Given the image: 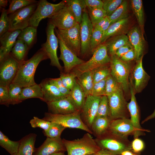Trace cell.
Instances as JSON below:
<instances>
[{
	"label": "cell",
	"instance_id": "1",
	"mask_svg": "<svg viewBox=\"0 0 155 155\" xmlns=\"http://www.w3.org/2000/svg\"><path fill=\"white\" fill-rule=\"evenodd\" d=\"M49 59L41 48L28 60L20 63L16 75L12 83L22 88L36 84L34 75L36 69L42 61Z\"/></svg>",
	"mask_w": 155,
	"mask_h": 155
},
{
	"label": "cell",
	"instance_id": "2",
	"mask_svg": "<svg viewBox=\"0 0 155 155\" xmlns=\"http://www.w3.org/2000/svg\"><path fill=\"white\" fill-rule=\"evenodd\" d=\"M62 141L67 155H88L97 153L101 149L88 133L80 139L69 140L63 138Z\"/></svg>",
	"mask_w": 155,
	"mask_h": 155
},
{
	"label": "cell",
	"instance_id": "3",
	"mask_svg": "<svg viewBox=\"0 0 155 155\" xmlns=\"http://www.w3.org/2000/svg\"><path fill=\"white\" fill-rule=\"evenodd\" d=\"M111 75L122 88L125 94L130 98L129 76L132 68L129 62L123 61L115 55L110 57Z\"/></svg>",
	"mask_w": 155,
	"mask_h": 155
},
{
	"label": "cell",
	"instance_id": "4",
	"mask_svg": "<svg viewBox=\"0 0 155 155\" xmlns=\"http://www.w3.org/2000/svg\"><path fill=\"white\" fill-rule=\"evenodd\" d=\"M94 140L101 149L117 154L121 155L125 150H131V142L127 137L119 136L109 130Z\"/></svg>",
	"mask_w": 155,
	"mask_h": 155
},
{
	"label": "cell",
	"instance_id": "5",
	"mask_svg": "<svg viewBox=\"0 0 155 155\" xmlns=\"http://www.w3.org/2000/svg\"><path fill=\"white\" fill-rule=\"evenodd\" d=\"M91 58L88 61L74 68L71 71L76 77L86 71H92L100 67L110 64L111 57L104 43L100 44L94 51Z\"/></svg>",
	"mask_w": 155,
	"mask_h": 155
},
{
	"label": "cell",
	"instance_id": "6",
	"mask_svg": "<svg viewBox=\"0 0 155 155\" xmlns=\"http://www.w3.org/2000/svg\"><path fill=\"white\" fill-rule=\"evenodd\" d=\"M43 119L62 125L66 128H76L92 134L91 130L84 123L81 117V112L77 111L67 114H55L45 113Z\"/></svg>",
	"mask_w": 155,
	"mask_h": 155
},
{
	"label": "cell",
	"instance_id": "7",
	"mask_svg": "<svg viewBox=\"0 0 155 155\" xmlns=\"http://www.w3.org/2000/svg\"><path fill=\"white\" fill-rule=\"evenodd\" d=\"M65 4L64 0L56 4L51 3L46 0H39L35 10L30 18L29 26L37 28L42 20L47 18H51Z\"/></svg>",
	"mask_w": 155,
	"mask_h": 155
},
{
	"label": "cell",
	"instance_id": "8",
	"mask_svg": "<svg viewBox=\"0 0 155 155\" xmlns=\"http://www.w3.org/2000/svg\"><path fill=\"white\" fill-rule=\"evenodd\" d=\"M111 120L128 118L130 116L127 108V103L121 88L114 93L107 96Z\"/></svg>",
	"mask_w": 155,
	"mask_h": 155
},
{
	"label": "cell",
	"instance_id": "9",
	"mask_svg": "<svg viewBox=\"0 0 155 155\" xmlns=\"http://www.w3.org/2000/svg\"><path fill=\"white\" fill-rule=\"evenodd\" d=\"M55 27L49 22L46 28V40L41 45V48L46 53L50 60V64L57 67L60 72L63 71V67L60 65L57 54L58 46V39L55 33Z\"/></svg>",
	"mask_w": 155,
	"mask_h": 155
},
{
	"label": "cell",
	"instance_id": "10",
	"mask_svg": "<svg viewBox=\"0 0 155 155\" xmlns=\"http://www.w3.org/2000/svg\"><path fill=\"white\" fill-rule=\"evenodd\" d=\"M55 29L57 37L76 55L79 56L81 48L80 24L77 22L75 26L67 29Z\"/></svg>",
	"mask_w": 155,
	"mask_h": 155
},
{
	"label": "cell",
	"instance_id": "11",
	"mask_svg": "<svg viewBox=\"0 0 155 155\" xmlns=\"http://www.w3.org/2000/svg\"><path fill=\"white\" fill-rule=\"evenodd\" d=\"M37 3L22 8L8 15L9 31L22 30L28 26L30 20L37 7Z\"/></svg>",
	"mask_w": 155,
	"mask_h": 155
},
{
	"label": "cell",
	"instance_id": "12",
	"mask_svg": "<svg viewBox=\"0 0 155 155\" xmlns=\"http://www.w3.org/2000/svg\"><path fill=\"white\" fill-rule=\"evenodd\" d=\"M0 62V85L9 87L16 75L20 63L10 53Z\"/></svg>",
	"mask_w": 155,
	"mask_h": 155
},
{
	"label": "cell",
	"instance_id": "13",
	"mask_svg": "<svg viewBox=\"0 0 155 155\" xmlns=\"http://www.w3.org/2000/svg\"><path fill=\"white\" fill-rule=\"evenodd\" d=\"M143 55L137 60L131 71L130 85L135 94L141 92L147 86L150 76L144 70L142 65Z\"/></svg>",
	"mask_w": 155,
	"mask_h": 155
},
{
	"label": "cell",
	"instance_id": "14",
	"mask_svg": "<svg viewBox=\"0 0 155 155\" xmlns=\"http://www.w3.org/2000/svg\"><path fill=\"white\" fill-rule=\"evenodd\" d=\"M80 25L81 42L80 54L84 56L90 52V42L94 29V26L86 10L83 12Z\"/></svg>",
	"mask_w": 155,
	"mask_h": 155
},
{
	"label": "cell",
	"instance_id": "15",
	"mask_svg": "<svg viewBox=\"0 0 155 155\" xmlns=\"http://www.w3.org/2000/svg\"><path fill=\"white\" fill-rule=\"evenodd\" d=\"M59 29H67L75 26L77 23L70 8L65 4L51 18L49 21Z\"/></svg>",
	"mask_w": 155,
	"mask_h": 155
},
{
	"label": "cell",
	"instance_id": "16",
	"mask_svg": "<svg viewBox=\"0 0 155 155\" xmlns=\"http://www.w3.org/2000/svg\"><path fill=\"white\" fill-rule=\"evenodd\" d=\"M101 96H95L92 95L87 96L81 112V117L82 121L90 129L96 117Z\"/></svg>",
	"mask_w": 155,
	"mask_h": 155
},
{
	"label": "cell",
	"instance_id": "17",
	"mask_svg": "<svg viewBox=\"0 0 155 155\" xmlns=\"http://www.w3.org/2000/svg\"><path fill=\"white\" fill-rule=\"evenodd\" d=\"M57 38L60 51V55L59 59L63 63L64 72L69 73L74 68L85 61L79 58L65 44L60 38Z\"/></svg>",
	"mask_w": 155,
	"mask_h": 155
},
{
	"label": "cell",
	"instance_id": "18",
	"mask_svg": "<svg viewBox=\"0 0 155 155\" xmlns=\"http://www.w3.org/2000/svg\"><path fill=\"white\" fill-rule=\"evenodd\" d=\"M108 130L119 136L128 137V136L133 135L134 138L137 135L136 129L133 126L128 118H120L111 121Z\"/></svg>",
	"mask_w": 155,
	"mask_h": 155
},
{
	"label": "cell",
	"instance_id": "19",
	"mask_svg": "<svg viewBox=\"0 0 155 155\" xmlns=\"http://www.w3.org/2000/svg\"><path fill=\"white\" fill-rule=\"evenodd\" d=\"M130 101L127 104V108L130 116V120L137 131L136 138L144 135V132L150 131V130L142 128L140 123V115L139 108L135 97L134 91L130 85Z\"/></svg>",
	"mask_w": 155,
	"mask_h": 155
},
{
	"label": "cell",
	"instance_id": "20",
	"mask_svg": "<svg viewBox=\"0 0 155 155\" xmlns=\"http://www.w3.org/2000/svg\"><path fill=\"white\" fill-rule=\"evenodd\" d=\"M66 151L61 137H47L42 144L36 150L34 155H50L52 154Z\"/></svg>",
	"mask_w": 155,
	"mask_h": 155
},
{
	"label": "cell",
	"instance_id": "21",
	"mask_svg": "<svg viewBox=\"0 0 155 155\" xmlns=\"http://www.w3.org/2000/svg\"><path fill=\"white\" fill-rule=\"evenodd\" d=\"M127 36L135 51V59L137 60L143 55L144 41V36L138 27L134 26L129 30Z\"/></svg>",
	"mask_w": 155,
	"mask_h": 155
},
{
	"label": "cell",
	"instance_id": "22",
	"mask_svg": "<svg viewBox=\"0 0 155 155\" xmlns=\"http://www.w3.org/2000/svg\"><path fill=\"white\" fill-rule=\"evenodd\" d=\"M21 30L9 31L0 37V61L10 53Z\"/></svg>",
	"mask_w": 155,
	"mask_h": 155
},
{
	"label": "cell",
	"instance_id": "23",
	"mask_svg": "<svg viewBox=\"0 0 155 155\" xmlns=\"http://www.w3.org/2000/svg\"><path fill=\"white\" fill-rule=\"evenodd\" d=\"M46 103L48 113L53 114H67L78 111L67 97L59 100Z\"/></svg>",
	"mask_w": 155,
	"mask_h": 155
},
{
	"label": "cell",
	"instance_id": "24",
	"mask_svg": "<svg viewBox=\"0 0 155 155\" xmlns=\"http://www.w3.org/2000/svg\"><path fill=\"white\" fill-rule=\"evenodd\" d=\"M129 20L125 18L111 24L103 33L101 44L104 43L109 38L117 35L126 34L128 31Z\"/></svg>",
	"mask_w": 155,
	"mask_h": 155
},
{
	"label": "cell",
	"instance_id": "25",
	"mask_svg": "<svg viewBox=\"0 0 155 155\" xmlns=\"http://www.w3.org/2000/svg\"><path fill=\"white\" fill-rule=\"evenodd\" d=\"M40 84L43 94V101L46 103L57 100L67 97L50 82L49 78L42 80Z\"/></svg>",
	"mask_w": 155,
	"mask_h": 155
},
{
	"label": "cell",
	"instance_id": "26",
	"mask_svg": "<svg viewBox=\"0 0 155 155\" xmlns=\"http://www.w3.org/2000/svg\"><path fill=\"white\" fill-rule=\"evenodd\" d=\"M67 98L77 111L81 112L84 104L86 97L83 90L76 80Z\"/></svg>",
	"mask_w": 155,
	"mask_h": 155
},
{
	"label": "cell",
	"instance_id": "27",
	"mask_svg": "<svg viewBox=\"0 0 155 155\" xmlns=\"http://www.w3.org/2000/svg\"><path fill=\"white\" fill-rule=\"evenodd\" d=\"M37 135L30 133L22 137L20 140L18 152L14 155H33L35 151L34 144Z\"/></svg>",
	"mask_w": 155,
	"mask_h": 155
},
{
	"label": "cell",
	"instance_id": "28",
	"mask_svg": "<svg viewBox=\"0 0 155 155\" xmlns=\"http://www.w3.org/2000/svg\"><path fill=\"white\" fill-rule=\"evenodd\" d=\"M127 35L122 34L112 37L104 43L110 57L115 55L117 50L122 46L129 43Z\"/></svg>",
	"mask_w": 155,
	"mask_h": 155
},
{
	"label": "cell",
	"instance_id": "29",
	"mask_svg": "<svg viewBox=\"0 0 155 155\" xmlns=\"http://www.w3.org/2000/svg\"><path fill=\"white\" fill-rule=\"evenodd\" d=\"M111 120L110 117H96L90 129L92 134L97 137L107 132Z\"/></svg>",
	"mask_w": 155,
	"mask_h": 155
},
{
	"label": "cell",
	"instance_id": "30",
	"mask_svg": "<svg viewBox=\"0 0 155 155\" xmlns=\"http://www.w3.org/2000/svg\"><path fill=\"white\" fill-rule=\"evenodd\" d=\"M76 80L83 90L86 97L91 95L94 84L92 71L82 73L76 77Z\"/></svg>",
	"mask_w": 155,
	"mask_h": 155
},
{
	"label": "cell",
	"instance_id": "31",
	"mask_svg": "<svg viewBox=\"0 0 155 155\" xmlns=\"http://www.w3.org/2000/svg\"><path fill=\"white\" fill-rule=\"evenodd\" d=\"M32 98H38L43 101V94L40 84H36L23 88L19 100L22 102L26 99Z\"/></svg>",
	"mask_w": 155,
	"mask_h": 155
},
{
	"label": "cell",
	"instance_id": "32",
	"mask_svg": "<svg viewBox=\"0 0 155 155\" xmlns=\"http://www.w3.org/2000/svg\"><path fill=\"white\" fill-rule=\"evenodd\" d=\"M66 4L69 6L77 22L80 24L83 12L86 10L85 0H65Z\"/></svg>",
	"mask_w": 155,
	"mask_h": 155
},
{
	"label": "cell",
	"instance_id": "33",
	"mask_svg": "<svg viewBox=\"0 0 155 155\" xmlns=\"http://www.w3.org/2000/svg\"><path fill=\"white\" fill-rule=\"evenodd\" d=\"M37 39V28L29 26L21 30L17 39L24 42L30 49L36 43Z\"/></svg>",
	"mask_w": 155,
	"mask_h": 155
},
{
	"label": "cell",
	"instance_id": "34",
	"mask_svg": "<svg viewBox=\"0 0 155 155\" xmlns=\"http://www.w3.org/2000/svg\"><path fill=\"white\" fill-rule=\"evenodd\" d=\"M29 49L24 42L17 39L10 53L18 62L21 63L25 60Z\"/></svg>",
	"mask_w": 155,
	"mask_h": 155
},
{
	"label": "cell",
	"instance_id": "35",
	"mask_svg": "<svg viewBox=\"0 0 155 155\" xmlns=\"http://www.w3.org/2000/svg\"><path fill=\"white\" fill-rule=\"evenodd\" d=\"M131 7L136 17L140 29L143 36L144 33V15L142 0H131Z\"/></svg>",
	"mask_w": 155,
	"mask_h": 155
},
{
	"label": "cell",
	"instance_id": "36",
	"mask_svg": "<svg viewBox=\"0 0 155 155\" xmlns=\"http://www.w3.org/2000/svg\"><path fill=\"white\" fill-rule=\"evenodd\" d=\"M20 145L19 141H11L1 131H0V145L11 155H14L18 152Z\"/></svg>",
	"mask_w": 155,
	"mask_h": 155
},
{
	"label": "cell",
	"instance_id": "37",
	"mask_svg": "<svg viewBox=\"0 0 155 155\" xmlns=\"http://www.w3.org/2000/svg\"><path fill=\"white\" fill-rule=\"evenodd\" d=\"M128 5L126 1H123L120 5L110 16H108L111 24L120 20L128 18Z\"/></svg>",
	"mask_w": 155,
	"mask_h": 155
},
{
	"label": "cell",
	"instance_id": "38",
	"mask_svg": "<svg viewBox=\"0 0 155 155\" xmlns=\"http://www.w3.org/2000/svg\"><path fill=\"white\" fill-rule=\"evenodd\" d=\"M92 71L94 83L106 78L111 74L109 64L99 67Z\"/></svg>",
	"mask_w": 155,
	"mask_h": 155
},
{
	"label": "cell",
	"instance_id": "39",
	"mask_svg": "<svg viewBox=\"0 0 155 155\" xmlns=\"http://www.w3.org/2000/svg\"><path fill=\"white\" fill-rule=\"evenodd\" d=\"M9 2V8L7 10L8 15L22 8L37 3L38 1L35 0H12Z\"/></svg>",
	"mask_w": 155,
	"mask_h": 155
},
{
	"label": "cell",
	"instance_id": "40",
	"mask_svg": "<svg viewBox=\"0 0 155 155\" xmlns=\"http://www.w3.org/2000/svg\"><path fill=\"white\" fill-rule=\"evenodd\" d=\"M51 124L48 129L44 131V135L47 137L52 138L61 137V134L66 128L65 127L59 124L51 122Z\"/></svg>",
	"mask_w": 155,
	"mask_h": 155
},
{
	"label": "cell",
	"instance_id": "41",
	"mask_svg": "<svg viewBox=\"0 0 155 155\" xmlns=\"http://www.w3.org/2000/svg\"><path fill=\"white\" fill-rule=\"evenodd\" d=\"M96 117H110V108L106 95L101 96Z\"/></svg>",
	"mask_w": 155,
	"mask_h": 155
},
{
	"label": "cell",
	"instance_id": "42",
	"mask_svg": "<svg viewBox=\"0 0 155 155\" xmlns=\"http://www.w3.org/2000/svg\"><path fill=\"white\" fill-rule=\"evenodd\" d=\"M23 88L13 83L8 87L10 104L14 105L22 102L19 100Z\"/></svg>",
	"mask_w": 155,
	"mask_h": 155
},
{
	"label": "cell",
	"instance_id": "43",
	"mask_svg": "<svg viewBox=\"0 0 155 155\" xmlns=\"http://www.w3.org/2000/svg\"><path fill=\"white\" fill-rule=\"evenodd\" d=\"M88 13L94 26L107 16L106 12L103 8L88 10Z\"/></svg>",
	"mask_w": 155,
	"mask_h": 155
},
{
	"label": "cell",
	"instance_id": "44",
	"mask_svg": "<svg viewBox=\"0 0 155 155\" xmlns=\"http://www.w3.org/2000/svg\"><path fill=\"white\" fill-rule=\"evenodd\" d=\"M60 78L63 86L71 90L76 81V76L74 73L72 71L67 73L60 72Z\"/></svg>",
	"mask_w": 155,
	"mask_h": 155
},
{
	"label": "cell",
	"instance_id": "45",
	"mask_svg": "<svg viewBox=\"0 0 155 155\" xmlns=\"http://www.w3.org/2000/svg\"><path fill=\"white\" fill-rule=\"evenodd\" d=\"M103 32L100 29L94 28L90 42V52L92 53L94 50L101 44Z\"/></svg>",
	"mask_w": 155,
	"mask_h": 155
},
{
	"label": "cell",
	"instance_id": "46",
	"mask_svg": "<svg viewBox=\"0 0 155 155\" xmlns=\"http://www.w3.org/2000/svg\"><path fill=\"white\" fill-rule=\"evenodd\" d=\"M123 0H103V8L105 11L107 16H111L122 3Z\"/></svg>",
	"mask_w": 155,
	"mask_h": 155
},
{
	"label": "cell",
	"instance_id": "47",
	"mask_svg": "<svg viewBox=\"0 0 155 155\" xmlns=\"http://www.w3.org/2000/svg\"><path fill=\"white\" fill-rule=\"evenodd\" d=\"M9 23L7 10L3 8L1 10L0 18V37L9 31Z\"/></svg>",
	"mask_w": 155,
	"mask_h": 155
},
{
	"label": "cell",
	"instance_id": "48",
	"mask_svg": "<svg viewBox=\"0 0 155 155\" xmlns=\"http://www.w3.org/2000/svg\"><path fill=\"white\" fill-rule=\"evenodd\" d=\"M120 88L121 86L111 74L107 77L106 82V95L114 93Z\"/></svg>",
	"mask_w": 155,
	"mask_h": 155
},
{
	"label": "cell",
	"instance_id": "49",
	"mask_svg": "<svg viewBox=\"0 0 155 155\" xmlns=\"http://www.w3.org/2000/svg\"><path fill=\"white\" fill-rule=\"evenodd\" d=\"M105 78L94 84L91 95L95 96H102L106 95Z\"/></svg>",
	"mask_w": 155,
	"mask_h": 155
},
{
	"label": "cell",
	"instance_id": "50",
	"mask_svg": "<svg viewBox=\"0 0 155 155\" xmlns=\"http://www.w3.org/2000/svg\"><path fill=\"white\" fill-rule=\"evenodd\" d=\"M51 123L50 121L43 119H40L36 117H34L30 121V123L32 127H40L43 129L44 131H46L48 129Z\"/></svg>",
	"mask_w": 155,
	"mask_h": 155
},
{
	"label": "cell",
	"instance_id": "51",
	"mask_svg": "<svg viewBox=\"0 0 155 155\" xmlns=\"http://www.w3.org/2000/svg\"><path fill=\"white\" fill-rule=\"evenodd\" d=\"M0 104L7 106L10 104L8 86L0 85Z\"/></svg>",
	"mask_w": 155,
	"mask_h": 155
},
{
	"label": "cell",
	"instance_id": "52",
	"mask_svg": "<svg viewBox=\"0 0 155 155\" xmlns=\"http://www.w3.org/2000/svg\"><path fill=\"white\" fill-rule=\"evenodd\" d=\"M50 82L55 85L63 94L67 97L69 94V90L65 88L63 85L61 78H49Z\"/></svg>",
	"mask_w": 155,
	"mask_h": 155
},
{
	"label": "cell",
	"instance_id": "53",
	"mask_svg": "<svg viewBox=\"0 0 155 155\" xmlns=\"http://www.w3.org/2000/svg\"><path fill=\"white\" fill-rule=\"evenodd\" d=\"M131 150L135 154L139 153L145 148V144L142 140L138 138H134L131 142Z\"/></svg>",
	"mask_w": 155,
	"mask_h": 155
},
{
	"label": "cell",
	"instance_id": "54",
	"mask_svg": "<svg viewBox=\"0 0 155 155\" xmlns=\"http://www.w3.org/2000/svg\"><path fill=\"white\" fill-rule=\"evenodd\" d=\"M111 24L110 20L106 16L96 24L94 28L100 29L103 33L108 29Z\"/></svg>",
	"mask_w": 155,
	"mask_h": 155
},
{
	"label": "cell",
	"instance_id": "55",
	"mask_svg": "<svg viewBox=\"0 0 155 155\" xmlns=\"http://www.w3.org/2000/svg\"><path fill=\"white\" fill-rule=\"evenodd\" d=\"M88 10L96 8H103V2L100 0H85Z\"/></svg>",
	"mask_w": 155,
	"mask_h": 155
},
{
	"label": "cell",
	"instance_id": "56",
	"mask_svg": "<svg viewBox=\"0 0 155 155\" xmlns=\"http://www.w3.org/2000/svg\"><path fill=\"white\" fill-rule=\"evenodd\" d=\"M133 48L129 43L122 46L119 48L116 51L115 55L119 58H120L123 55Z\"/></svg>",
	"mask_w": 155,
	"mask_h": 155
},
{
	"label": "cell",
	"instance_id": "57",
	"mask_svg": "<svg viewBox=\"0 0 155 155\" xmlns=\"http://www.w3.org/2000/svg\"><path fill=\"white\" fill-rule=\"evenodd\" d=\"M135 52L134 49L133 48L123 55L120 58L123 61L129 62L134 59H135Z\"/></svg>",
	"mask_w": 155,
	"mask_h": 155
},
{
	"label": "cell",
	"instance_id": "58",
	"mask_svg": "<svg viewBox=\"0 0 155 155\" xmlns=\"http://www.w3.org/2000/svg\"><path fill=\"white\" fill-rule=\"evenodd\" d=\"M98 153L99 155H120L117 154L108 150L101 149Z\"/></svg>",
	"mask_w": 155,
	"mask_h": 155
},
{
	"label": "cell",
	"instance_id": "59",
	"mask_svg": "<svg viewBox=\"0 0 155 155\" xmlns=\"http://www.w3.org/2000/svg\"><path fill=\"white\" fill-rule=\"evenodd\" d=\"M155 118V109L153 113L145 119L142 122V124H143L148 120Z\"/></svg>",
	"mask_w": 155,
	"mask_h": 155
},
{
	"label": "cell",
	"instance_id": "60",
	"mask_svg": "<svg viewBox=\"0 0 155 155\" xmlns=\"http://www.w3.org/2000/svg\"><path fill=\"white\" fill-rule=\"evenodd\" d=\"M8 1L7 0H0V7H5L7 6V3Z\"/></svg>",
	"mask_w": 155,
	"mask_h": 155
},
{
	"label": "cell",
	"instance_id": "61",
	"mask_svg": "<svg viewBox=\"0 0 155 155\" xmlns=\"http://www.w3.org/2000/svg\"><path fill=\"white\" fill-rule=\"evenodd\" d=\"M133 154L131 150H127L122 152L121 155H133Z\"/></svg>",
	"mask_w": 155,
	"mask_h": 155
},
{
	"label": "cell",
	"instance_id": "62",
	"mask_svg": "<svg viewBox=\"0 0 155 155\" xmlns=\"http://www.w3.org/2000/svg\"><path fill=\"white\" fill-rule=\"evenodd\" d=\"M50 155H65L64 152H60L54 153Z\"/></svg>",
	"mask_w": 155,
	"mask_h": 155
},
{
	"label": "cell",
	"instance_id": "63",
	"mask_svg": "<svg viewBox=\"0 0 155 155\" xmlns=\"http://www.w3.org/2000/svg\"><path fill=\"white\" fill-rule=\"evenodd\" d=\"M88 155H99L97 153H93L92 154H89Z\"/></svg>",
	"mask_w": 155,
	"mask_h": 155
},
{
	"label": "cell",
	"instance_id": "64",
	"mask_svg": "<svg viewBox=\"0 0 155 155\" xmlns=\"http://www.w3.org/2000/svg\"><path fill=\"white\" fill-rule=\"evenodd\" d=\"M133 155H136V154H133Z\"/></svg>",
	"mask_w": 155,
	"mask_h": 155
}]
</instances>
